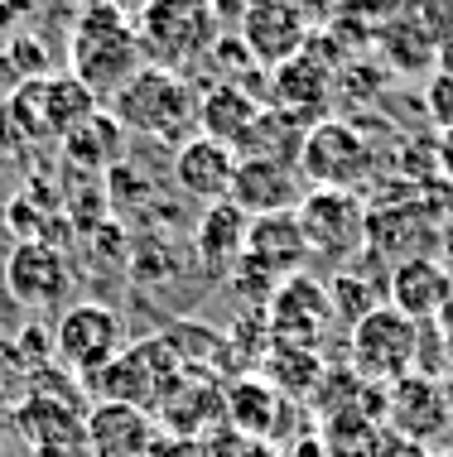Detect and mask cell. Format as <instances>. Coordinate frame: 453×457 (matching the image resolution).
I'll use <instances>...</instances> for the list:
<instances>
[{"label":"cell","mask_w":453,"mask_h":457,"mask_svg":"<svg viewBox=\"0 0 453 457\" xmlns=\"http://www.w3.org/2000/svg\"><path fill=\"white\" fill-rule=\"evenodd\" d=\"M68 63H72V78H78L96 102H102V96H116L145 68L136 20H130L116 0H96L88 15L78 20V29H72Z\"/></svg>","instance_id":"6da1fadb"},{"label":"cell","mask_w":453,"mask_h":457,"mask_svg":"<svg viewBox=\"0 0 453 457\" xmlns=\"http://www.w3.org/2000/svg\"><path fill=\"white\" fill-rule=\"evenodd\" d=\"M112 116L121 120V130L150 135V140L179 150V145L193 140V130H198V92L183 82V72L145 63L136 78L112 96Z\"/></svg>","instance_id":"7a4b0ae2"},{"label":"cell","mask_w":453,"mask_h":457,"mask_svg":"<svg viewBox=\"0 0 453 457\" xmlns=\"http://www.w3.org/2000/svg\"><path fill=\"white\" fill-rule=\"evenodd\" d=\"M136 34L145 58H155V68L179 72L207 58L213 44L222 39L217 0H145L136 15Z\"/></svg>","instance_id":"3957f363"},{"label":"cell","mask_w":453,"mask_h":457,"mask_svg":"<svg viewBox=\"0 0 453 457\" xmlns=\"http://www.w3.org/2000/svg\"><path fill=\"white\" fill-rule=\"evenodd\" d=\"M415 347H420V323L396 313L390 303H376L366 318L352 323L348 337V366L366 386H396L415 370Z\"/></svg>","instance_id":"277c9868"},{"label":"cell","mask_w":453,"mask_h":457,"mask_svg":"<svg viewBox=\"0 0 453 457\" xmlns=\"http://www.w3.org/2000/svg\"><path fill=\"white\" fill-rule=\"evenodd\" d=\"M372 145L362 140V130H352L348 120H314L304 130L299 145V179L304 188H333V193H352L357 183L372 174Z\"/></svg>","instance_id":"5b68a950"},{"label":"cell","mask_w":453,"mask_h":457,"mask_svg":"<svg viewBox=\"0 0 453 457\" xmlns=\"http://www.w3.org/2000/svg\"><path fill=\"white\" fill-rule=\"evenodd\" d=\"M179 386V352L169 342H136V347H121V356L102 376L92 380V390L112 404H136V410H150L169 390Z\"/></svg>","instance_id":"8992f818"},{"label":"cell","mask_w":453,"mask_h":457,"mask_svg":"<svg viewBox=\"0 0 453 457\" xmlns=\"http://www.w3.org/2000/svg\"><path fill=\"white\" fill-rule=\"evenodd\" d=\"M299 231L309 255H328V261H342L348 251H357L366 237V212L357 203V193H333V188H309L304 203L295 207Z\"/></svg>","instance_id":"52a82bcc"},{"label":"cell","mask_w":453,"mask_h":457,"mask_svg":"<svg viewBox=\"0 0 453 457\" xmlns=\"http://www.w3.org/2000/svg\"><path fill=\"white\" fill-rule=\"evenodd\" d=\"M54 347L78 376L96 380L121 356V318L102 303H78L58 318Z\"/></svg>","instance_id":"ba28073f"},{"label":"cell","mask_w":453,"mask_h":457,"mask_svg":"<svg viewBox=\"0 0 453 457\" xmlns=\"http://www.w3.org/2000/svg\"><path fill=\"white\" fill-rule=\"evenodd\" d=\"M5 289L24 308H58L72 289V270H68L58 245H48L39 237H24L5 255Z\"/></svg>","instance_id":"9c48e42d"},{"label":"cell","mask_w":453,"mask_h":457,"mask_svg":"<svg viewBox=\"0 0 453 457\" xmlns=\"http://www.w3.org/2000/svg\"><path fill=\"white\" fill-rule=\"evenodd\" d=\"M382 428L434 448V443L453 428V414H449V400H444V380H430V376H415L410 370V376L396 380V386H386V424Z\"/></svg>","instance_id":"30bf717a"},{"label":"cell","mask_w":453,"mask_h":457,"mask_svg":"<svg viewBox=\"0 0 453 457\" xmlns=\"http://www.w3.org/2000/svg\"><path fill=\"white\" fill-rule=\"evenodd\" d=\"M271 313V337L280 347H318V337L328 332V318H333V303H328V284H318L309 275H289L280 279V289L265 303Z\"/></svg>","instance_id":"8fae6325"},{"label":"cell","mask_w":453,"mask_h":457,"mask_svg":"<svg viewBox=\"0 0 453 457\" xmlns=\"http://www.w3.org/2000/svg\"><path fill=\"white\" fill-rule=\"evenodd\" d=\"M241 44L261 68H280L309 44V20L289 0H247L241 5Z\"/></svg>","instance_id":"7c38bea8"},{"label":"cell","mask_w":453,"mask_h":457,"mask_svg":"<svg viewBox=\"0 0 453 457\" xmlns=\"http://www.w3.org/2000/svg\"><path fill=\"white\" fill-rule=\"evenodd\" d=\"M304 179L295 164L280 159H237V179H231V207H241L251 221L256 217H275V212H295L304 203Z\"/></svg>","instance_id":"4fadbf2b"},{"label":"cell","mask_w":453,"mask_h":457,"mask_svg":"<svg viewBox=\"0 0 453 457\" xmlns=\"http://www.w3.org/2000/svg\"><path fill=\"white\" fill-rule=\"evenodd\" d=\"M231 179H237V150L222 140H207V135H193L174 150V183L183 197L213 207L231 197Z\"/></svg>","instance_id":"5bb4252c"},{"label":"cell","mask_w":453,"mask_h":457,"mask_svg":"<svg viewBox=\"0 0 453 457\" xmlns=\"http://www.w3.org/2000/svg\"><path fill=\"white\" fill-rule=\"evenodd\" d=\"M82 434H88L92 457H150L155 438H159L150 410L112 404V400H102L88 419H82Z\"/></svg>","instance_id":"9a60e30c"},{"label":"cell","mask_w":453,"mask_h":457,"mask_svg":"<svg viewBox=\"0 0 453 457\" xmlns=\"http://www.w3.org/2000/svg\"><path fill=\"white\" fill-rule=\"evenodd\" d=\"M386 303L396 313L415 318V323H434L449 303V270L434 261V255H415V261H400L390 270L386 284Z\"/></svg>","instance_id":"2e32d148"},{"label":"cell","mask_w":453,"mask_h":457,"mask_svg":"<svg viewBox=\"0 0 453 457\" xmlns=\"http://www.w3.org/2000/svg\"><path fill=\"white\" fill-rule=\"evenodd\" d=\"M271 92H275V111H285V116H295V120H304V126H314L318 111L328 106L333 78H328V68L318 63L314 54H295L289 63L271 68Z\"/></svg>","instance_id":"e0dca14e"},{"label":"cell","mask_w":453,"mask_h":457,"mask_svg":"<svg viewBox=\"0 0 453 457\" xmlns=\"http://www.w3.org/2000/svg\"><path fill=\"white\" fill-rule=\"evenodd\" d=\"M261 111H265V102H256V92H247V82H217V87H207L198 96V135L237 150L241 135L256 126Z\"/></svg>","instance_id":"ac0fdd59"},{"label":"cell","mask_w":453,"mask_h":457,"mask_svg":"<svg viewBox=\"0 0 453 457\" xmlns=\"http://www.w3.org/2000/svg\"><path fill=\"white\" fill-rule=\"evenodd\" d=\"M247 255H251V261H261L271 275L289 279L304 261H309V245H304L299 217H295V212L256 217L251 227H247Z\"/></svg>","instance_id":"d6986e66"},{"label":"cell","mask_w":453,"mask_h":457,"mask_svg":"<svg viewBox=\"0 0 453 457\" xmlns=\"http://www.w3.org/2000/svg\"><path fill=\"white\" fill-rule=\"evenodd\" d=\"M247 227L251 217L231 203H213L203 207V221H198V255L213 275H231L237 261L247 255Z\"/></svg>","instance_id":"ffe728a7"},{"label":"cell","mask_w":453,"mask_h":457,"mask_svg":"<svg viewBox=\"0 0 453 457\" xmlns=\"http://www.w3.org/2000/svg\"><path fill=\"white\" fill-rule=\"evenodd\" d=\"M227 419L247 443H261L275 434V419H280V390L271 380H237L227 390Z\"/></svg>","instance_id":"44dd1931"},{"label":"cell","mask_w":453,"mask_h":457,"mask_svg":"<svg viewBox=\"0 0 453 457\" xmlns=\"http://www.w3.org/2000/svg\"><path fill=\"white\" fill-rule=\"evenodd\" d=\"M121 150H126V130L112 111H92L78 130L63 135V154L78 159L82 169H112L121 164Z\"/></svg>","instance_id":"7402d4cb"},{"label":"cell","mask_w":453,"mask_h":457,"mask_svg":"<svg viewBox=\"0 0 453 457\" xmlns=\"http://www.w3.org/2000/svg\"><path fill=\"white\" fill-rule=\"evenodd\" d=\"M318 376H323V361L309 347H271V386L285 395H314Z\"/></svg>","instance_id":"603a6c76"},{"label":"cell","mask_w":453,"mask_h":457,"mask_svg":"<svg viewBox=\"0 0 453 457\" xmlns=\"http://www.w3.org/2000/svg\"><path fill=\"white\" fill-rule=\"evenodd\" d=\"M424 106H430L439 130H453V72H434L424 87Z\"/></svg>","instance_id":"cb8c5ba5"},{"label":"cell","mask_w":453,"mask_h":457,"mask_svg":"<svg viewBox=\"0 0 453 457\" xmlns=\"http://www.w3.org/2000/svg\"><path fill=\"white\" fill-rule=\"evenodd\" d=\"M372 457H439V453L424 448V443H415V438H400V434H386V428H382Z\"/></svg>","instance_id":"d4e9b609"},{"label":"cell","mask_w":453,"mask_h":457,"mask_svg":"<svg viewBox=\"0 0 453 457\" xmlns=\"http://www.w3.org/2000/svg\"><path fill=\"white\" fill-rule=\"evenodd\" d=\"M34 5H39V0H0V34H5L10 24H20Z\"/></svg>","instance_id":"484cf974"},{"label":"cell","mask_w":453,"mask_h":457,"mask_svg":"<svg viewBox=\"0 0 453 457\" xmlns=\"http://www.w3.org/2000/svg\"><path fill=\"white\" fill-rule=\"evenodd\" d=\"M439 164H444V174L453 179V130H439Z\"/></svg>","instance_id":"4316f807"},{"label":"cell","mask_w":453,"mask_h":457,"mask_svg":"<svg viewBox=\"0 0 453 457\" xmlns=\"http://www.w3.org/2000/svg\"><path fill=\"white\" fill-rule=\"evenodd\" d=\"M444 400H449V414H453V370L444 376Z\"/></svg>","instance_id":"83f0119b"},{"label":"cell","mask_w":453,"mask_h":457,"mask_svg":"<svg viewBox=\"0 0 453 457\" xmlns=\"http://www.w3.org/2000/svg\"><path fill=\"white\" fill-rule=\"evenodd\" d=\"M0 44H5V34H0Z\"/></svg>","instance_id":"f1b7e54d"}]
</instances>
